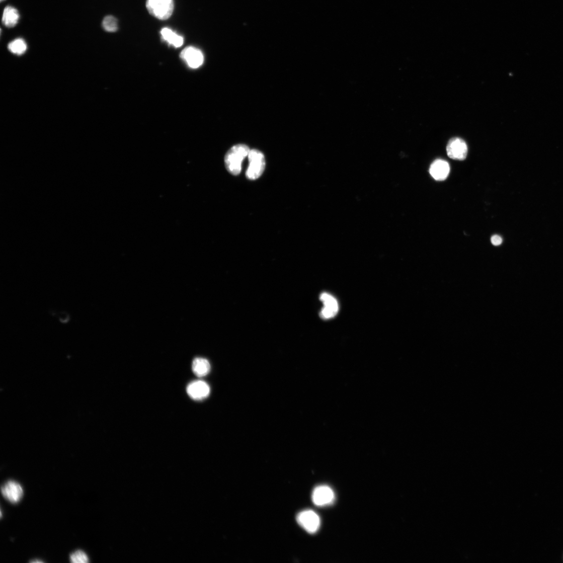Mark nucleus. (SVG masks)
Here are the masks:
<instances>
[{"mask_svg": "<svg viewBox=\"0 0 563 563\" xmlns=\"http://www.w3.org/2000/svg\"><path fill=\"white\" fill-rule=\"evenodd\" d=\"M251 149L246 145L238 144L231 148L225 156V165L227 171L234 176L240 174L242 163L248 156Z\"/></svg>", "mask_w": 563, "mask_h": 563, "instance_id": "nucleus-1", "label": "nucleus"}, {"mask_svg": "<svg viewBox=\"0 0 563 563\" xmlns=\"http://www.w3.org/2000/svg\"><path fill=\"white\" fill-rule=\"evenodd\" d=\"M146 7L149 13L160 20L169 19L174 10L173 0H147Z\"/></svg>", "mask_w": 563, "mask_h": 563, "instance_id": "nucleus-2", "label": "nucleus"}, {"mask_svg": "<svg viewBox=\"0 0 563 563\" xmlns=\"http://www.w3.org/2000/svg\"><path fill=\"white\" fill-rule=\"evenodd\" d=\"M248 157L249 166L246 173L247 177L251 180H257L261 177L265 169L264 154L259 150L252 149Z\"/></svg>", "mask_w": 563, "mask_h": 563, "instance_id": "nucleus-3", "label": "nucleus"}, {"mask_svg": "<svg viewBox=\"0 0 563 563\" xmlns=\"http://www.w3.org/2000/svg\"><path fill=\"white\" fill-rule=\"evenodd\" d=\"M299 525L310 533H314L320 526V518L318 515L312 510H306L299 513L297 516Z\"/></svg>", "mask_w": 563, "mask_h": 563, "instance_id": "nucleus-4", "label": "nucleus"}, {"mask_svg": "<svg viewBox=\"0 0 563 563\" xmlns=\"http://www.w3.org/2000/svg\"><path fill=\"white\" fill-rule=\"evenodd\" d=\"M446 151L447 155L452 159L463 161L467 155V144L463 139L453 138L447 143Z\"/></svg>", "mask_w": 563, "mask_h": 563, "instance_id": "nucleus-5", "label": "nucleus"}, {"mask_svg": "<svg viewBox=\"0 0 563 563\" xmlns=\"http://www.w3.org/2000/svg\"><path fill=\"white\" fill-rule=\"evenodd\" d=\"M335 495L333 489L327 486L316 487L312 493V500L313 503L318 507H325L333 503Z\"/></svg>", "mask_w": 563, "mask_h": 563, "instance_id": "nucleus-6", "label": "nucleus"}, {"mask_svg": "<svg viewBox=\"0 0 563 563\" xmlns=\"http://www.w3.org/2000/svg\"><path fill=\"white\" fill-rule=\"evenodd\" d=\"M1 490L4 497L13 504L19 503L23 497V488L16 481H7L2 486Z\"/></svg>", "mask_w": 563, "mask_h": 563, "instance_id": "nucleus-7", "label": "nucleus"}, {"mask_svg": "<svg viewBox=\"0 0 563 563\" xmlns=\"http://www.w3.org/2000/svg\"><path fill=\"white\" fill-rule=\"evenodd\" d=\"M181 58L190 67L196 69L202 65L204 61V54L194 47L185 48L181 53Z\"/></svg>", "mask_w": 563, "mask_h": 563, "instance_id": "nucleus-8", "label": "nucleus"}, {"mask_svg": "<svg viewBox=\"0 0 563 563\" xmlns=\"http://www.w3.org/2000/svg\"><path fill=\"white\" fill-rule=\"evenodd\" d=\"M210 392L209 385L201 380L191 382L187 387V393L192 399L197 400L207 398Z\"/></svg>", "mask_w": 563, "mask_h": 563, "instance_id": "nucleus-9", "label": "nucleus"}, {"mask_svg": "<svg viewBox=\"0 0 563 563\" xmlns=\"http://www.w3.org/2000/svg\"><path fill=\"white\" fill-rule=\"evenodd\" d=\"M320 300L324 305L320 312L322 318L329 319L335 316L339 310V305L337 299L330 294L324 293L320 296Z\"/></svg>", "mask_w": 563, "mask_h": 563, "instance_id": "nucleus-10", "label": "nucleus"}, {"mask_svg": "<svg viewBox=\"0 0 563 563\" xmlns=\"http://www.w3.org/2000/svg\"><path fill=\"white\" fill-rule=\"evenodd\" d=\"M450 171L449 164L441 159L436 160L433 163L429 170L432 177L438 181L445 180L449 176Z\"/></svg>", "mask_w": 563, "mask_h": 563, "instance_id": "nucleus-11", "label": "nucleus"}, {"mask_svg": "<svg viewBox=\"0 0 563 563\" xmlns=\"http://www.w3.org/2000/svg\"><path fill=\"white\" fill-rule=\"evenodd\" d=\"M20 18L18 10L13 7L8 6L4 11L2 22L6 27L13 28L18 24Z\"/></svg>", "mask_w": 563, "mask_h": 563, "instance_id": "nucleus-12", "label": "nucleus"}, {"mask_svg": "<svg viewBox=\"0 0 563 563\" xmlns=\"http://www.w3.org/2000/svg\"><path fill=\"white\" fill-rule=\"evenodd\" d=\"M160 34L163 40L172 46L177 48L181 47L183 45V37L173 32L169 28L165 27L163 28Z\"/></svg>", "mask_w": 563, "mask_h": 563, "instance_id": "nucleus-13", "label": "nucleus"}, {"mask_svg": "<svg viewBox=\"0 0 563 563\" xmlns=\"http://www.w3.org/2000/svg\"><path fill=\"white\" fill-rule=\"evenodd\" d=\"M211 366L209 361L203 358H196L193 362L192 370L197 376H206L210 371Z\"/></svg>", "mask_w": 563, "mask_h": 563, "instance_id": "nucleus-14", "label": "nucleus"}, {"mask_svg": "<svg viewBox=\"0 0 563 563\" xmlns=\"http://www.w3.org/2000/svg\"><path fill=\"white\" fill-rule=\"evenodd\" d=\"M8 49L13 54L22 55L26 51L27 46L25 41L20 38L11 41L8 45Z\"/></svg>", "mask_w": 563, "mask_h": 563, "instance_id": "nucleus-15", "label": "nucleus"}, {"mask_svg": "<svg viewBox=\"0 0 563 563\" xmlns=\"http://www.w3.org/2000/svg\"><path fill=\"white\" fill-rule=\"evenodd\" d=\"M102 26L104 30L107 32L114 33L118 30V20L113 16L105 17L103 21Z\"/></svg>", "mask_w": 563, "mask_h": 563, "instance_id": "nucleus-16", "label": "nucleus"}, {"mask_svg": "<svg viewBox=\"0 0 563 563\" xmlns=\"http://www.w3.org/2000/svg\"><path fill=\"white\" fill-rule=\"evenodd\" d=\"M69 560L73 563H88L90 559L88 555L82 550H77L69 556Z\"/></svg>", "mask_w": 563, "mask_h": 563, "instance_id": "nucleus-17", "label": "nucleus"}, {"mask_svg": "<svg viewBox=\"0 0 563 563\" xmlns=\"http://www.w3.org/2000/svg\"><path fill=\"white\" fill-rule=\"evenodd\" d=\"M491 240H492V244L495 245V246H499L502 243V238L497 235H494L492 237Z\"/></svg>", "mask_w": 563, "mask_h": 563, "instance_id": "nucleus-18", "label": "nucleus"}, {"mask_svg": "<svg viewBox=\"0 0 563 563\" xmlns=\"http://www.w3.org/2000/svg\"><path fill=\"white\" fill-rule=\"evenodd\" d=\"M30 562H43V561H41V560H32V561H31Z\"/></svg>", "mask_w": 563, "mask_h": 563, "instance_id": "nucleus-19", "label": "nucleus"}, {"mask_svg": "<svg viewBox=\"0 0 563 563\" xmlns=\"http://www.w3.org/2000/svg\"><path fill=\"white\" fill-rule=\"evenodd\" d=\"M3 1H5V0H1V2H3Z\"/></svg>", "mask_w": 563, "mask_h": 563, "instance_id": "nucleus-20", "label": "nucleus"}]
</instances>
